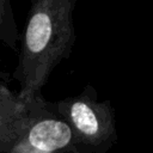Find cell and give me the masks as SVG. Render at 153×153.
I'll return each instance as SVG.
<instances>
[{
	"mask_svg": "<svg viewBox=\"0 0 153 153\" xmlns=\"http://www.w3.org/2000/svg\"><path fill=\"white\" fill-rule=\"evenodd\" d=\"M51 36V20L44 12L32 16L26 29V47L31 53H39L45 48Z\"/></svg>",
	"mask_w": 153,
	"mask_h": 153,
	"instance_id": "7a4b0ae2",
	"label": "cell"
},
{
	"mask_svg": "<svg viewBox=\"0 0 153 153\" xmlns=\"http://www.w3.org/2000/svg\"><path fill=\"white\" fill-rule=\"evenodd\" d=\"M71 117L75 127L86 135H94L98 131V121L94 112L85 103H75L71 109Z\"/></svg>",
	"mask_w": 153,
	"mask_h": 153,
	"instance_id": "3957f363",
	"label": "cell"
},
{
	"mask_svg": "<svg viewBox=\"0 0 153 153\" xmlns=\"http://www.w3.org/2000/svg\"><path fill=\"white\" fill-rule=\"evenodd\" d=\"M72 133L67 124L60 121L47 120L32 127L29 134V141L39 151L51 152L65 147L69 142Z\"/></svg>",
	"mask_w": 153,
	"mask_h": 153,
	"instance_id": "6da1fadb",
	"label": "cell"
}]
</instances>
